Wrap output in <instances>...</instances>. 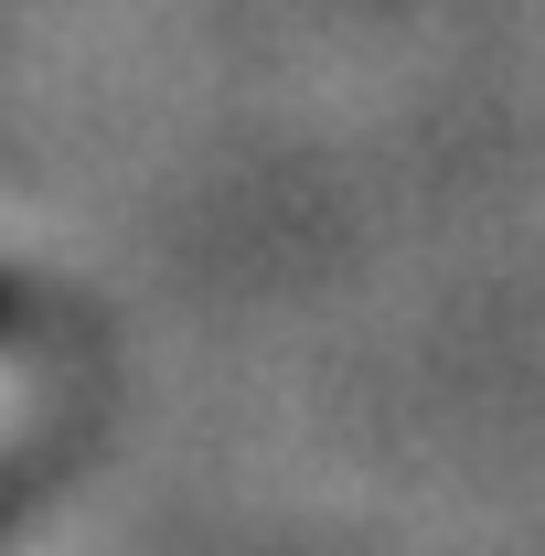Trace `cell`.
I'll return each instance as SVG.
<instances>
[{
  "label": "cell",
  "instance_id": "1",
  "mask_svg": "<svg viewBox=\"0 0 545 556\" xmlns=\"http://www.w3.org/2000/svg\"><path fill=\"white\" fill-rule=\"evenodd\" d=\"M33 417H43V353H33L11 321H0V450H11Z\"/></svg>",
  "mask_w": 545,
  "mask_h": 556
}]
</instances>
